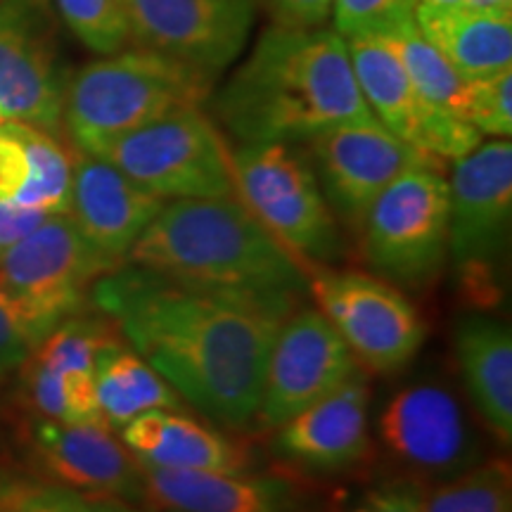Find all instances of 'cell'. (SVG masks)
<instances>
[{"label":"cell","mask_w":512,"mask_h":512,"mask_svg":"<svg viewBox=\"0 0 512 512\" xmlns=\"http://www.w3.org/2000/svg\"><path fill=\"white\" fill-rule=\"evenodd\" d=\"M91 304L183 401L230 430L254 427L268 354L297 299L219 290L121 264Z\"/></svg>","instance_id":"obj_1"},{"label":"cell","mask_w":512,"mask_h":512,"mask_svg":"<svg viewBox=\"0 0 512 512\" xmlns=\"http://www.w3.org/2000/svg\"><path fill=\"white\" fill-rule=\"evenodd\" d=\"M214 112L242 143H306L328 128L373 121L347 38L328 27L273 24L216 93Z\"/></svg>","instance_id":"obj_2"},{"label":"cell","mask_w":512,"mask_h":512,"mask_svg":"<svg viewBox=\"0 0 512 512\" xmlns=\"http://www.w3.org/2000/svg\"><path fill=\"white\" fill-rule=\"evenodd\" d=\"M124 264L185 283L297 302L309 292V266L287 252L235 195L164 202Z\"/></svg>","instance_id":"obj_3"},{"label":"cell","mask_w":512,"mask_h":512,"mask_svg":"<svg viewBox=\"0 0 512 512\" xmlns=\"http://www.w3.org/2000/svg\"><path fill=\"white\" fill-rule=\"evenodd\" d=\"M214 81L155 50L121 48L67 79L62 124L76 150L98 157L126 133L176 110L202 107Z\"/></svg>","instance_id":"obj_4"},{"label":"cell","mask_w":512,"mask_h":512,"mask_svg":"<svg viewBox=\"0 0 512 512\" xmlns=\"http://www.w3.org/2000/svg\"><path fill=\"white\" fill-rule=\"evenodd\" d=\"M230 162L235 197L287 252L306 266L342 259L337 216L302 152L290 143H242Z\"/></svg>","instance_id":"obj_5"},{"label":"cell","mask_w":512,"mask_h":512,"mask_svg":"<svg viewBox=\"0 0 512 512\" xmlns=\"http://www.w3.org/2000/svg\"><path fill=\"white\" fill-rule=\"evenodd\" d=\"M119 268L83 240L69 214H50L0 259V297L38 344L91 302V287Z\"/></svg>","instance_id":"obj_6"},{"label":"cell","mask_w":512,"mask_h":512,"mask_svg":"<svg viewBox=\"0 0 512 512\" xmlns=\"http://www.w3.org/2000/svg\"><path fill=\"white\" fill-rule=\"evenodd\" d=\"M159 200L235 195L226 140L202 107H185L126 133L98 155Z\"/></svg>","instance_id":"obj_7"},{"label":"cell","mask_w":512,"mask_h":512,"mask_svg":"<svg viewBox=\"0 0 512 512\" xmlns=\"http://www.w3.org/2000/svg\"><path fill=\"white\" fill-rule=\"evenodd\" d=\"M356 233L363 259L384 280L432 283L448 259V181L441 169L420 166L389 183Z\"/></svg>","instance_id":"obj_8"},{"label":"cell","mask_w":512,"mask_h":512,"mask_svg":"<svg viewBox=\"0 0 512 512\" xmlns=\"http://www.w3.org/2000/svg\"><path fill=\"white\" fill-rule=\"evenodd\" d=\"M512 221V143H479L453 162L448 178V256L465 287L489 302L496 268L508 252Z\"/></svg>","instance_id":"obj_9"},{"label":"cell","mask_w":512,"mask_h":512,"mask_svg":"<svg viewBox=\"0 0 512 512\" xmlns=\"http://www.w3.org/2000/svg\"><path fill=\"white\" fill-rule=\"evenodd\" d=\"M309 294L356 363L373 373H399L425 342V323L418 309L384 278L320 268L309 273Z\"/></svg>","instance_id":"obj_10"},{"label":"cell","mask_w":512,"mask_h":512,"mask_svg":"<svg viewBox=\"0 0 512 512\" xmlns=\"http://www.w3.org/2000/svg\"><path fill=\"white\" fill-rule=\"evenodd\" d=\"M53 0H0V114L57 136L67 76Z\"/></svg>","instance_id":"obj_11"},{"label":"cell","mask_w":512,"mask_h":512,"mask_svg":"<svg viewBox=\"0 0 512 512\" xmlns=\"http://www.w3.org/2000/svg\"><path fill=\"white\" fill-rule=\"evenodd\" d=\"M128 43L216 79L245 48L256 0H124Z\"/></svg>","instance_id":"obj_12"},{"label":"cell","mask_w":512,"mask_h":512,"mask_svg":"<svg viewBox=\"0 0 512 512\" xmlns=\"http://www.w3.org/2000/svg\"><path fill=\"white\" fill-rule=\"evenodd\" d=\"M356 370L361 368L354 354L323 313L292 311L268 354L254 427L273 432L342 387Z\"/></svg>","instance_id":"obj_13"},{"label":"cell","mask_w":512,"mask_h":512,"mask_svg":"<svg viewBox=\"0 0 512 512\" xmlns=\"http://www.w3.org/2000/svg\"><path fill=\"white\" fill-rule=\"evenodd\" d=\"M351 67L373 117L422 155L456 162L482 143V133L415 91L399 57L384 38H347Z\"/></svg>","instance_id":"obj_14"},{"label":"cell","mask_w":512,"mask_h":512,"mask_svg":"<svg viewBox=\"0 0 512 512\" xmlns=\"http://www.w3.org/2000/svg\"><path fill=\"white\" fill-rule=\"evenodd\" d=\"M306 145L332 214L354 230L375 197L401 174L420 166L444 169V162L403 143L377 119L328 128L306 140Z\"/></svg>","instance_id":"obj_15"},{"label":"cell","mask_w":512,"mask_h":512,"mask_svg":"<svg viewBox=\"0 0 512 512\" xmlns=\"http://www.w3.org/2000/svg\"><path fill=\"white\" fill-rule=\"evenodd\" d=\"M24 444L38 475L48 482L81 494L147 505L138 458L107 425L31 415L24 427Z\"/></svg>","instance_id":"obj_16"},{"label":"cell","mask_w":512,"mask_h":512,"mask_svg":"<svg viewBox=\"0 0 512 512\" xmlns=\"http://www.w3.org/2000/svg\"><path fill=\"white\" fill-rule=\"evenodd\" d=\"M380 439L392 456L427 477H453L475 463L477 441L453 392L434 382L403 387L380 415Z\"/></svg>","instance_id":"obj_17"},{"label":"cell","mask_w":512,"mask_h":512,"mask_svg":"<svg viewBox=\"0 0 512 512\" xmlns=\"http://www.w3.org/2000/svg\"><path fill=\"white\" fill-rule=\"evenodd\" d=\"M140 470L145 503L159 512H318L306 486L280 475L164 470L145 463Z\"/></svg>","instance_id":"obj_18"},{"label":"cell","mask_w":512,"mask_h":512,"mask_svg":"<svg viewBox=\"0 0 512 512\" xmlns=\"http://www.w3.org/2000/svg\"><path fill=\"white\" fill-rule=\"evenodd\" d=\"M164 200L133 183L105 159L76 150L67 214L95 252L121 266Z\"/></svg>","instance_id":"obj_19"},{"label":"cell","mask_w":512,"mask_h":512,"mask_svg":"<svg viewBox=\"0 0 512 512\" xmlns=\"http://www.w3.org/2000/svg\"><path fill=\"white\" fill-rule=\"evenodd\" d=\"M368 380L356 370L342 387L273 430V451L311 472H342L370 448Z\"/></svg>","instance_id":"obj_20"},{"label":"cell","mask_w":512,"mask_h":512,"mask_svg":"<svg viewBox=\"0 0 512 512\" xmlns=\"http://www.w3.org/2000/svg\"><path fill=\"white\" fill-rule=\"evenodd\" d=\"M119 439L140 463L164 470L242 472L252 456L228 434L181 411H147L126 422Z\"/></svg>","instance_id":"obj_21"},{"label":"cell","mask_w":512,"mask_h":512,"mask_svg":"<svg viewBox=\"0 0 512 512\" xmlns=\"http://www.w3.org/2000/svg\"><path fill=\"white\" fill-rule=\"evenodd\" d=\"M415 27L465 81L512 67V10L494 5H418Z\"/></svg>","instance_id":"obj_22"},{"label":"cell","mask_w":512,"mask_h":512,"mask_svg":"<svg viewBox=\"0 0 512 512\" xmlns=\"http://www.w3.org/2000/svg\"><path fill=\"white\" fill-rule=\"evenodd\" d=\"M453 347L470 401L489 432L512 441V332L503 320L470 313L456 323Z\"/></svg>","instance_id":"obj_23"},{"label":"cell","mask_w":512,"mask_h":512,"mask_svg":"<svg viewBox=\"0 0 512 512\" xmlns=\"http://www.w3.org/2000/svg\"><path fill=\"white\" fill-rule=\"evenodd\" d=\"M95 396L102 422L119 432L126 422L147 411H178L183 399L117 335L95 361Z\"/></svg>","instance_id":"obj_24"},{"label":"cell","mask_w":512,"mask_h":512,"mask_svg":"<svg viewBox=\"0 0 512 512\" xmlns=\"http://www.w3.org/2000/svg\"><path fill=\"white\" fill-rule=\"evenodd\" d=\"M5 126L19 138L29 159V178L12 202L46 214H67L69 197H72L74 157L64 150L53 133L22 121H5Z\"/></svg>","instance_id":"obj_25"},{"label":"cell","mask_w":512,"mask_h":512,"mask_svg":"<svg viewBox=\"0 0 512 512\" xmlns=\"http://www.w3.org/2000/svg\"><path fill=\"white\" fill-rule=\"evenodd\" d=\"M377 38H384L392 46L396 57H399L403 72H406V76L415 86V91L422 98L432 102L439 110L463 119L467 81L444 60V55L432 43H427L422 38L415 22L403 27L401 31H396L392 36Z\"/></svg>","instance_id":"obj_26"},{"label":"cell","mask_w":512,"mask_h":512,"mask_svg":"<svg viewBox=\"0 0 512 512\" xmlns=\"http://www.w3.org/2000/svg\"><path fill=\"white\" fill-rule=\"evenodd\" d=\"M425 512H512L510 463L467 467L430 494L425 491Z\"/></svg>","instance_id":"obj_27"},{"label":"cell","mask_w":512,"mask_h":512,"mask_svg":"<svg viewBox=\"0 0 512 512\" xmlns=\"http://www.w3.org/2000/svg\"><path fill=\"white\" fill-rule=\"evenodd\" d=\"M0 512H143L136 505L100 498L43 477L0 470Z\"/></svg>","instance_id":"obj_28"},{"label":"cell","mask_w":512,"mask_h":512,"mask_svg":"<svg viewBox=\"0 0 512 512\" xmlns=\"http://www.w3.org/2000/svg\"><path fill=\"white\" fill-rule=\"evenodd\" d=\"M53 8L93 53L112 55L128 43L124 0H53Z\"/></svg>","instance_id":"obj_29"},{"label":"cell","mask_w":512,"mask_h":512,"mask_svg":"<svg viewBox=\"0 0 512 512\" xmlns=\"http://www.w3.org/2000/svg\"><path fill=\"white\" fill-rule=\"evenodd\" d=\"M418 0H332V22L344 38L392 36L415 22Z\"/></svg>","instance_id":"obj_30"},{"label":"cell","mask_w":512,"mask_h":512,"mask_svg":"<svg viewBox=\"0 0 512 512\" xmlns=\"http://www.w3.org/2000/svg\"><path fill=\"white\" fill-rule=\"evenodd\" d=\"M463 119L482 136H512V67L467 81Z\"/></svg>","instance_id":"obj_31"},{"label":"cell","mask_w":512,"mask_h":512,"mask_svg":"<svg viewBox=\"0 0 512 512\" xmlns=\"http://www.w3.org/2000/svg\"><path fill=\"white\" fill-rule=\"evenodd\" d=\"M349 512H425V491L408 479H389L368 489Z\"/></svg>","instance_id":"obj_32"},{"label":"cell","mask_w":512,"mask_h":512,"mask_svg":"<svg viewBox=\"0 0 512 512\" xmlns=\"http://www.w3.org/2000/svg\"><path fill=\"white\" fill-rule=\"evenodd\" d=\"M34 349V339L22 325V320L0 297V380L19 370Z\"/></svg>","instance_id":"obj_33"},{"label":"cell","mask_w":512,"mask_h":512,"mask_svg":"<svg viewBox=\"0 0 512 512\" xmlns=\"http://www.w3.org/2000/svg\"><path fill=\"white\" fill-rule=\"evenodd\" d=\"M29 178V159L15 133L0 124V202L15 200Z\"/></svg>","instance_id":"obj_34"},{"label":"cell","mask_w":512,"mask_h":512,"mask_svg":"<svg viewBox=\"0 0 512 512\" xmlns=\"http://www.w3.org/2000/svg\"><path fill=\"white\" fill-rule=\"evenodd\" d=\"M275 24L283 27H325L332 15V0H266Z\"/></svg>","instance_id":"obj_35"},{"label":"cell","mask_w":512,"mask_h":512,"mask_svg":"<svg viewBox=\"0 0 512 512\" xmlns=\"http://www.w3.org/2000/svg\"><path fill=\"white\" fill-rule=\"evenodd\" d=\"M46 211L22 207L17 202H0V259L10 252L19 240L27 238L38 223L46 221Z\"/></svg>","instance_id":"obj_36"},{"label":"cell","mask_w":512,"mask_h":512,"mask_svg":"<svg viewBox=\"0 0 512 512\" xmlns=\"http://www.w3.org/2000/svg\"><path fill=\"white\" fill-rule=\"evenodd\" d=\"M418 5L422 8H460V5H467V0H418Z\"/></svg>","instance_id":"obj_37"},{"label":"cell","mask_w":512,"mask_h":512,"mask_svg":"<svg viewBox=\"0 0 512 512\" xmlns=\"http://www.w3.org/2000/svg\"><path fill=\"white\" fill-rule=\"evenodd\" d=\"M491 5H496V8H503V10H512V0H489Z\"/></svg>","instance_id":"obj_38"}]
</instances>
